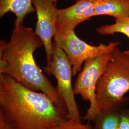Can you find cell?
Returning <instances> with one entry per match:
<instances>
[{
	"label": "cell",
	"mask_w": 129,
	"mask_h": 129,
	"mask_svg": "<svg viewBox=\"0 0 129 129\" xmlns=\"http://www.w3.org/2000/svg\"><path fill=\"white\" fill-rule=\"evenodd\" d=\"M43 45L41 39L31 28L23 24L14 25L9 41H0V74L9 76L29 89L46 94L68 112L57 88L43 74L35 60V51Z\"/></svg>",
	"instance_id": "cell-1"
},
{
	"label": "cell",
	"mask_w": 129,
	"mask_h": 129,
	"mask_svg": "<svg viewBox=\"0 0 129 129\" xmlns=\"http://www.w3.org/2000/svg\"><path fill=\"white\" fill-rule=\"evenodd\" d=\"M0 114L16 129H48L69 119L46 94L0 74Z\"/></svg>",
	"instance_id": "cell-2"
},
{
	"label": "cell",
	"mask_w": 129,
	"mask_h": 129,
	"mask_svg": "<svg viewBox=\"0 0 129 129\" xmlns=\"http://www.w3.org/2000/svg\"><path fill=\"white\" fill-rule=\"evenodd\" d=\"M111 60L97 83V109H122L129 102L125 95L129 91V55L119 48L112 51Z\"/></svg>",
	"instance_id": "cell-3"
},
{
	"label": "cell",
	"mask_w": 129,
	"mask_h": 129,
	"mask_svg": "<svg viewBox=\"0 0 129 129\" xmlns=\"http://www.w3.org/2000/svg\"><path fill=\"white\" fill-rule=\"evenodd\" d=\"M111 51L86 60L74 84L75 94L79 95L83 100L89 102V107L84 117L88 121H92L99 112L96 101V87L111 60Z\"/></svg>",
	"instance_id": "cell-4"
},
{
	"label": "cell",
	"mask_w": 129,
	"mask_h": 129,
	"mask_svg": "<svg viewBox=\"0 0 129 129\" xmlns=\"http://www.w3.org/2000/svg\"><path fill=\"white\" fill-rule=\"evenodd\" d=\"M45 71L56 79V88L66 104L69 118L82 122L72 85V64L64 51L54 43L52 60L46 64Z\"/></svg>",
	"instance_id": "cell-5"
},
{
	"label": "cell",
	"mask_w": 129,
	"mask_h": 129,
	"mask_svg": "<svg viewBox=\"0 0 129 129\" xmlns=\"http://www.w3.org/2000/svg\"><path fill=\"white\" fill-rule=\"evenodd\" d=\"M53 43L68 55L72 66L73 76L81 70L82 65L86 60L111 52L119 44L118 42H111L108 45H90L78 38L75 31L66 36L55 35Z\"/></svg>",
	"instance_id": "cell-6"
},
{
	"label": "cell",
	"mask_w": 129,
	"mask_h": 129,
	"mask_svg": "<svg viewBox=\"0 0 129 129\" xmlns=\"http://www.w3.org/2000/svg\"><path fill=\"white\" fill-rule=\"evenodd\" d=\"M37 14L35 34L41 39L46 51L47 64L52 58L53 43L56 31L58 9L48 0H32Z\"/></svg>",
	"instance_id": "cell-7"
},
{
	"label": "cell",
	"mask_w": 129,
	"mask_h": 129,
	"mask_svg": "<svg viewBox=\"0 0 129 129\" xmlns=\"http://www.w3.org/2000/svg\"><path fill=\"white\" fill-rule=\"evenodd\" d=\"M96 0H76L74 5L58 9L55 35L66 36L83 22L94 16Z\"/></svg>",
	"instance_id": "cell-8"
},
{
	"label": "cell",
	"mask_w": 129,
	"mask_h": 129,
	"mask_svg": "<svg viewBox=\"0 0 129 129\" xmlns=\"http://www.w3.org/2000/svg\"><path fill=\"white\" fill-rule=\"evenodd\" d=\"M35 12L32 0H0V17L9 12L14 13L16 17L14 25L23 24L26 16Z\"/></svg>",
	"instance_id": "cell-9"
},
{
	"label": "cell",
	"mask_w": 129,
	"mask_h": 129,
	"mask_svg": "<svg viewBox=\"0 0 129 129\" xmlns=\"http://www.w3.org/2000/svg\"><path fill=\"white\" fill-rule=\"evenodd\" d=\"M107 15L116 19L129 16V0H96L94 16Z\"/></svg>",
	"instance_id": "cell-10"
},
{
	"label": "cell",
	"mask_w": 129,
	"mask_h": 129,
	"mask_svg": "<svg viewBox=\"0 0 129 129\" xmlns=\"http://www.w3.org/2000/svg\"><path fill=\"white\" fill-rule=\"evenodd\" d=\"M122 109H111L99 111L92 120L94 125L93 129H118Z\"/></svg>",
	"instance_id": "cell-11"
},
{
	"label": "cell",
	"mask_w": 129,
	"mask_h": 129,
	"mask_svg": "<svg viewBox=\"0 0 129 129\" xmlns=\"http://www.w3.org/2000/svg\"><path fill=\"white\" fill-rule=\"evenodd\" d=\"M96 31L102 35L121 33L129 38V16L122 18L116 19L115 23L101 26L97 28Z\"/></svg>",
	"instance_id": "cell-12"
},
{
	"label": "cell",
	"mask_w": 129,
	"mask_h": 129,
	"mask_svg": "<svg viewBox=\"0 0 129 129\" xmlns=\"http://www.w3.org/2000/svg\"><path fill=\"white\" fill-rule=\"evenodd\" d=\"M48 129H93V128L88 123L83 124L82 122L69 118Z\"/></svg>",
	"instance_id": "cell-13"
},
{
	"label": "cell",
	"mask_w": 129,
	"mask_h": 129,
	"mask_svg": "<svg viewBox=\"0 0 129 129\" xmlns=\"http://www.w3.org/2000/svg\"><path fill=\"white\" fill-rule=\"evenodd\" d=\"M118 129H129V109L123 108Z\"/></svg>",
	"instance_id": "cell-14"
},
{
	"label": "cell",
	"mask_w": 129,
	"mask_h": 129,
	"mask_svg": "<svg viewBox=\"0 0 129 129\" xmlns=\"http://www.w3.org/2000/svg\"><path fill=\"white\" fill-rule=\"evenodd\" d=\"M0 129H16L0 114Z\"/></svg>",
	"instance_id": "cell-15"
},
{
	"label": "cell",
	"mask_w": 129,
	"mask_h": 129,
	"mask_svg": "<svg viewBox=\"0 0 129 129\" xmlns=\"http://www.w3.org/2000/svg\"><path fill=\"white\" fill-rule=\"evenodd\" d=\"M48 1H49V2H50L51 3H53L55 4V5H56V4L57 2V0H48Z\"/></svg>",
	"instance_id": "cell-16"
},
{
	"label": "cell",
	"mask_w": 129,
	"mask_h": 129,
	"mask_svg": "<svg viewBox=\"0 0 129 129\" xmlns=\"http://www.w3.org/2000/svg\"><path fill=\"white\" fill-rule=\"evenodd\" d=\"M125 53L127 55H129V50H126V51H124Z\"/></svg>",
	"instance_id": "cell-17"
}]
</instances>
